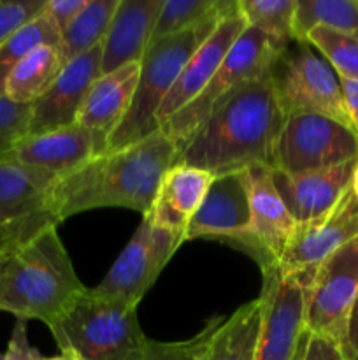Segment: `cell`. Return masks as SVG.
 I'll return each instance as SVG.
<instances>
[{
    "instance_id": "obj_1",
    "label": "cell",
    "mask_w": 358,
    "mask_h": 360,
    "mask_svg": "<svg viewBox=\"0 0 358 360\" xmlns=\"http://www.w3.org/2000/svg\"><path fill=\"white\" fill-rule=\"evenodd\" d=\"M286 122L269 76L246 81L225 95L197 127L175 164L213 176L246 171L253 165L274 169V150Z\"/></svg>"
},
{
    "instance_id": "obj_2",
    "label": "cell",
    "mask_w": 358,
    "mask_h": 360,
    "mask_svg": "<svg viewBox=\"0 0 358 360\" xmlns=\"http://www.w3.org/2000/svg\"><path fill=\"white\" fill-rule=\"evenodd\" d=\"M178 148L161 130L119 150L97 155L51 188L56 220L98 207H125L146 217L158 185L175 164Z\"/></svg>"
},
{
    "instance_id": "obj_3",
    "label": "cell",
    "mask_w": 358,
    "mask_h": 360,
    "mask_svg": "<svg viewBox=\"0 0 358 360\" xmlns=\"http://www.w3.org/2000/svg\"><path fill=\"white\" fill-rule=\"evenodd\" d=\"M84 290L56 227L0 253V311L16 320L49 326Z\"/></svg>"
},
{
    "instance_id": "obj_4",
    "label": "cell",
    "mask_w": 358,
    "mask_h": 360,
    "mask_svg": "<svg viewBox=\"0 0 358 360\" xmlns=\"http://www.w3.org/2000/svg\"><path fill=\"white\" fill-rule=\"evenodd\" d=\"M48 327L60 352H74L83 360H132L147 343L137 306L100 297L91 288Z\"/></svg>"
},
{
    "instance_id": "obj_5",
    "label": "cell",
    "mask_w": 358,
    "mask_h": 360,
    "mask_svg": "<svg viewBox=\"0 0 358 360\" xmlns=\"http://www.w3.org/2000/svg\"><path fill=\"white\" fill-rule=\"evenodd\" d=\"M235 6H237V0L227 11L209 18L204 23L179 32V34L168 35L147 46L140 60L139 83H137L132 105L118 129L109 137L107 151L125 148L160 130L158 111L164 98L178 81L190 56L213 34L221 18Z\"/></svg>"
},
{
    "instance_id": "obj_6",
    "label": "cell",
    "mask_w": 358,
    "mask_h": 360,
    "mask_svg": "<svg viewBox=\"0 0 358 360\" xmlns=\"http://www.w3.org/2000/svg\"><path fill=\"white\" fill-rule=\"evenodd\" d=\"M269 77L286 116L319 115L351 129L339 77L311 44L291 41L276 58Z\"/></svg>"
},
{
    "instance_id": "obj_7",
    "label": "cell",
    "mask_w": 358,
    "mask_h": 360,
    "mask_svg": "<svg viewBox=\"0 0 358 360\" xmlns=\"http://www.w3.org/2000/svg\"><path fill=\"white\" fill-rule=\"evenodd\" d=\"M284 48L286 46H281L262 32L246 27L209 83L188 105L161 123V132L174 143L178 151L181 150L225 95L246 81L269 76L274 62Z\"/></svg>"
},
{
    "instance_id": "obj_8",
    "label": "cell",
    "mask_w": 358,
    "mask_h": 360,
    "mask_svg": "<svg viewBox=\"0 0 358 360\" xmlns=\"http://www.w3.org/2000/svg\"><path fill=\"white\" fill-rule=\"evenodd\" d=\"M358 158V137L343 123L319 115L286 116L276 150L274 169L284 174L325 171Z\"/></svg>"
},
{
    "instance_id": "obj_9",
    "label": "cell",
    "mask_w": 358,
    "mask_h": 360,
    "mask_svg": "<svg viewBox=\"0 0 358 360\" xmlns=\"http://www.w3.org/2000/svg\"><path fill=\"white\" fill-rule=\"evenodd\" d=\"M56 179L11 155L0 158V246L4 250L58 225L51 207V188Z\"/></svg>"
},
{
    "instance_id": "obj_10",
    "label": "cell",
    "mask_w": 358,
    "mask_h": 360,
    "mask_svg": "<svg viewBox=\"0 0 358 360\" xmlns=\"http://www.w3.org/2000/svg\"><path fill=\"white\" fill-rule=\"evenodd\" d=\"M181 245L183 241L178 236L157 227L150 217H142L128 245L119 253L104 280L91 288V292L100 297L139 306Z\"/></svg>"
},
{
    "instance_id": "obj_11",
    "label": "cell",
    "mask_w": 358,
    "mask_h": 360,
    "mask_svg": "<svg viewBox=\"0 0 358 360\" xmlns=\"http://www.w3.org/2000/svg\"><path fill=\"white\" fill-rule=\"evenodd\" d=\"M358 294V238L323 260L307 283L305 329L340 345Z\"/></svg>"
},
{
    "instance_id": "obj_12",
    "label": "cell",
    "mask_w": 358,
    "mask_h": 360,
    "mask_svg": "<svg viewBox=\"0 0 358 360\" xmlns=\"http://www.w3.org/2000/svg\"><path fill=\"white\" fill-rule=\"evenodd\" d=\"M262 329L255 360H293L305 333V297L312 273L262 274Z\"/></svg>"
},
{
    "instance_id": "obj_13",
    "label": "cell",
    "mask_w": 358,
    "mask_h": 360,
    "mask_svg": "<svg viewBox=\"0 0 358 360\" xmlns=\"http://www.w3.org/2000/svg\"><path fill=\"white\" fill-rule=\"evenodd\" d=\"M246 174L251 202V229L248 234L227 243L251 255L262 274H265L277 269L297 224L274 186L272 169L253 165L246 169Z\"/></svg>"
},
{
    "instance_id": "obj_14",
    "label": "cell",
    "mask_w": 358,
    "mask_h": 360,
    "mask_svg": "<svg viewBox=\"0 0 358 360\" xmlns=\"http://www.w3.org/2000/svg\"><path fill=\"white\" fill-rule=\"evenodd\" d=\"M354 238H358V199L350 186L329 213L295 225L277 271L283 274L314 273L323 260Z\"/></svg>"
},
{
    "instance_id": "obj_15",
    "label": "cell",
    "mask_w": 358,
    "mask_h": 360,
    "mask_svg": "<svg viewBox=\"0 0 358 360\" xmlns=\"http://www.w3.org/2000/svg\"><path fill=\"white\" fill-rule=\"evenodd\" d=\"M102 74V44L62 67L51 86L32 104L28 136L76 123L88 91Z\"/></svg>"
},
{
    "instance_id": "obj_16",
    "label": "cell",
    "mask_w": 358,
    "mask_h": 360,
    "mask_svg": "<svg viewBox=\"0 0 358 360\" xmlns=\"http://www.w3.org/2000/svg\"><path fill=\"white\" fill-rule=\"evenodd\" d=\"M251 229V202L246 171L214 176L202 204L190 220L185 241L207 238L230 241Z\"/></svg>"
},
{
    "instance_id": "obj_17",
    "label": "cell",
    "mask_w": 358,
    "mask_h": 360,
    "mask_svg": "<svg viewBox=\"0 0 358 360\" xmlns=\"http://www.w3.org/2000/svg\"><path fill=\"white\" fill-rule=\"evenodd\" d=\"M246 27L248 25H246L242 14L239 13L237 6L221 18L213 34L190 56L185 69L179 74L178 81L161 102L160 111H158V125H161L165 120L181 111L204 90V86L209 83L211 77L220 69L223 60L227 58L228 51L235 44V41L241 37Z\"/></svg>"
},
{
    "instance_id": "obj_18",
    "label": "cell",
    "mask_w": 358,
    "mask_h": 360,
    "mask_svg": "<svg viewBox=\"0 0 358 360\" xmlns=\"http://www.w3.org/2000/svg\"><path fill=\"white\" fill-rule=\"evenodd\" d=\"M357 160L325 171L295 176L272 169L274 186L295 224L316 220L337 206L350 190Z\"/></svg>"
},
{
    "instance_id": "obj_19",
    "label": "cell",
    "mask_w": 358,
    "mask_h": 360,
    "mask_svg": "<svg viewBox=\"0 0 358 360\" xmlns=\"http://www.w3.org/2000/svg\"><path fill=\"white\" fill-rule=\"evenodd\" d=\"M140 63H128L112 72L100 74L84 98L76 123L97 139L98 155L107 151L109 137L128 112L139 83Z\"/></svg>"
},
{
    "instance_id": "obj_20",
    "label": "cell",
    "mask_w": 358,
    "mask_h": 360,
    "mask_svg": "<svg viewBox=\"0 0 358 360\" xmlns=\"http://www.w3.org/2000/svg\"><path fill=\"white\" fill-rule=\"evenodd\" d=\"M9 155L21 164L63 178L97 157L98 146L90 130L74 123L51 132L23 137Z\"/></svg>"
},
{
    "instance_id": "obj_21",
    "label": "cell",
    "mask_w": 358,
    "mask_h": 360,
    "mask_svg": "<svg viewBox=\"0 0 358 360\" xmlns=\"http://www.w3.org/2000/svg\"><path fill=\"white\" fill-rule=\"evenodd\" d=\"M214 176L199 167L174 164L158 185L151 210L146 217L157 227L165 229L185 243L190 220L202 204Z\"/></svg>"
},
{
    "instance_id": "obj_22",
    "label": "cell",
    "mask_w": 358,
    "mask_h": 360,
    "mask_svg": "<svg viewBox=\"0 0 358 360\" xmlns=\"http://www.w3.org/2000/svg\"><path fill=\"white\" fill-rule=\"evenodd\" d=\"M164 0H119L102 41V74L140 63Z\"/></svg>"
},
{
    "instance_id": "obj_23",
    "label": "cell",
    "mask_w": 358,
    "mask_h": 360,
    "mask_svg": "<svg viewBox=\"0 0 358 360\" xmlns=\"http://www.w3.org/2000/svg\"><path fill=\"white\" fill-rule=\"evenodd\" d=\"M262 319L263 304L260 297L225 316L207 343L204 360H255Z\"/></svg>"
},
{
    "instance_id": "obj_24",
    "label": "cell",
    "mask_w": 358,
    "mask_h": 360,
    "mask_svg": "<svg viewBox=\"0 0 358 360\" xmlns=\"http://www.w3.org/2000/svg\"><path fill=\"white\" fill-rule=\"evenodd\" d=\"M62 67L58 46H39L14 67L6 81L4 95L14 104L32 105L51 86Z\"/></svg>"
},
{
    "instance_id": "obj_25",
    "label": "cell",
    "mask_w": 358,
    "mask_h": 360,
    "mask_svg": "<svg viewBox=\"0 0 358 360\" xmlns=\"http://www.w3.org/2000/svg\"><path fill=\"white\" fill-rule=\"evenodd\" d=\"M118 4L119 0H86L81 13L60 37L58 51L63 67L102 44Z\"/></svg>"
},
{
    "instance_id": "obj_26",
    "label": "cell",
    "mask_w": 358,
    "mask_h": 360,
    "mask_svg": "<svg viewBox=\"0 0 358 360\" xmlns=\"http://www.w3.org/2000/svg\"><path fill=\"white\" fill-rule=\"evenodd\" d=\"M316 27L358 39V0H297L291 41L307 42Z\"/></svg>"
},
{
    "instance_id": "obj_27",
    "label": "cell",
    "mask_w": 358,
    "mask_h": 360,
    "mask_svg": "<svg viewBox=\"0 0 358 360\" xmlns=\"http://www.w3.org/2000/svg\"><path fill=\"white\" fill-rule=\"evenodd\" d=\"M42 44L60 46V32L46 11L0 44V95H4V86L14 67Z\"/></svg>"
},
{
    "instance_id": "obj_28",
    "label": "cell",
    "mask_w": 358,
    "mask_h": 360,
    "mask_svg": "<svg viewBox=\"0 0 358 360\" xmlns=\"http://www.w3.org/2000/svg\"><path fill=\"white\" fill-rule=\"evenodd\" d=\"M234 2L235 0H164L150 44L197 27L227 11Z\"/></svg>"
},
{
    "instance_id": "obj_29",
    "label": "cell",
    "mask_w": 358,
    "mask_h": 360,
    "mask_svg": "<svg viewBox=\"0 0 358 360\" xmlns=\"http://www.w3.org/2000/svg\"><path fill=\"white\" fill-rule=\"evenodd\" d=\"M237 7L248 27L281 46L290 44L297 0H237Z\"/></svg>"
},
{
    "instance_id": "obj_30",
    "label": "cell",
    "mask_w": 358,
    "mask_h": 360,
    "mask_svg": "<svg viewBox=\"0 0 358 360\" xmlns=\"http://www.w3.org/2000/svg\"><path fill=\"white\" fill-rule=\"evenodd\" d=\"M314 46L339 79H358V39L329 28L316 27L305 37Z\"/></svg>"
},
{
    "instance_id": "obj_31",
    "label": "cell",
    "mask_w": 358,
    "mask_h": 360,
    "mask_svg": "<svg viewBox=\"0 0 358 360\" xmlns=\"http://www.w3.org/2000/svg\"><path fill=\"white\" fill-rule=\"evenodd\" d=\"M223 320L225 316H213L199 334L186 341L161 343V341L147 340V343L137 352L132 360H204L207 343Z\"/></svg>"
},
{
    "instance_id": "obj_32",
    "label": "cell",
    "mask_w": 358,
    "mask_h": 360,
    "mask_svg": "<svg viewBox=\"0 0 358 360\" xmlns=\"http://www.w3.org/2000/svg\"><path fill=\"white\" fill-rule=\"evenodd\" d=\"M32 105L11 102L0 95V158L9 155L23 137L28 136Z\"/></svg>"
},
{
    "instance_id": "obj_33",
    "label": "cell",
    "mask_w": 358,
    "mask_h": 360,
    "mask_svg": "<svg viewBox=\"0 0 358 360\" xmlns=\"http://www.w3.org/2000/svg\"><path fill=\"white\" fill-rule=\"evenodd\" d=\"M46 0H0V44L44 11Z\"/></svg>"
},
{
    "instance_id": "obj_34",
    "label": "cell",
    "mask_w": 358,
    "mask_h": 360,
    "mask_svg": "<svg viewBox=\"0 0 358 360\" xmlns=\"http://www.w3.org/2000/svg\"><path fill=\"white\" fill-rule=\"evenodd\" d=\"M293 360H346L337 341L305 329Z\"/></svg>"
},
{
    "instance_id": "obj_35",
    "label": "cell",
    "mask_w": 358,
    "mask_h": 360,
    "mask_svg": "<svg viewBox=\"0 0 358 360\" xmlns=\"http://www.w3.org/2000/svg\"><path fill=\"white\" fill-rule=\"evenodd\" d=\"M42 355L37 348H34L28 341L27 320H16L14 329L11 333V340L7 343L6 352L0 354V360H41Z\"/></svg>"
},
{
    "instance_id": "obj_36",
    "label": "cell",
    "mask_w": 358,
    "mask_h": 360,
    "mask_svg": "<svg viewBox=\"0 0 358 360\" xmlns=\"http://www.w3.org/2000/svg\"><path fill=\"white\" fill-rule=\"evenodd\" d=\"M86 0H46V14L53 20L55 27L58 28L60 37L63 32L70 27L74 18L81 13Z\"/></svg>"
},
{
    "instance_id": "obj_37",
    "label": "cell",
    "mask_w": 358,
    "mask_h": 360,
    "mask_svg": "<svg viewBox=\"0 0 358 360\" xmlns=\"http://www.w3.org/2000/svg\"><path fill=\"white\" fill-rule=\"evenodd\" d=\"M340 352L346 360H358V294L347 316L346 333L340 341Z\"/></svg>"
},
{
    "instance_id": "obj_38",
    "label": "cell",
    "mask_w": 358,
    "mask_h": 360,
    "mask_svg": "<svg viewBox=\"0 0 358 360\" xmlns=\"http://www.w3.org/2000/svg\"><path fill=\"white\" fill-rule=\"evenodd\" d=\"M344 95L347 118H350L351 130L358 137V79H339Z\"/></svg>"
},
{
    "instance_id": "obj_39",
    "label": "cell",
    "mask_w": 358,
    "mask_h": 360,
    "mask_svg": "<svg viewBox=\"0 0 358 360\" xmlns=\"http://www.w3.org/2000/svg\"><path fill=\"white\" fill-rule=\"evenodd\" d=\"M41 360H83L77 354L74 352H60V355H55V357H42Z\"/></svg>"
},
{
    "instance_id": "obj_40",
    "label": "cell",
    "mask_w": 358,
    "mask_h": 360,
    "mask_svg": "<svg viewBox=\"0 0 358 360\" xmlns=\"http://www.w3.org/2000/svg\"><path fill=\"white\" fill-rule=\"evenodd\" d=\"M351 192H353V195L358 199V160H357V165H354L353 178H351Z\"/></svg>"
},
{
    "instance_id": "obj_41",
    "label": "cell",
    "mask_w": 358,
    "mask_h": 360,
    "mask_svg": "<svg viewBox=\"0 0 358 360\" xmlns=\"http://www.w3.org/2000/svg\"><path fill=\"white\" fill-rule=\"evenodd\" d=\"M2 252H6V250H4V248H2V246H0V253H2Z\"/></svg>"
}]
</instances>
